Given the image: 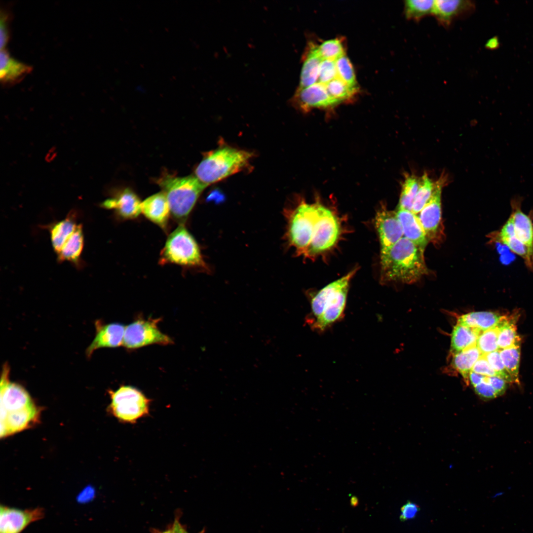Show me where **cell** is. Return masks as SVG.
<instances>
[{
  "label": "cell",
  "instance_id": "28",
  "mask_svg": "<svg viewBox=\"0 0 533 533\" xmlns=\"http://www.w3.org/2000/svg\"><path fill=\"white\" fill-rule=\"evenodd\" d=\"M478 330L457 324L451 334V351L454 354L476 344L481 333Z\"/></svg>",
  "mask_w": 533,
  "mask_h": 533
},
{
  "label": "cell",
  "instance_id": "15",
  "mask_svg": "<svg viewBox=\"0 0 533 533\" xmlns=\"http://www.w3.org/2000/svg\"><path fill=\"white\" fill-rule=\"evenodd\" d=\"M292 103L304 112L316 108L331 107L340 103L330 96L325 85L318 82L305 88H298L292 98Z\"/></svg>",
  "mask_w": 533,
  "mask_h": 533
},
{
  "label": "cell",
  "instance_id": "29",
  "mask_svg": "<svg viewBox=\"0 0 533 533\" xmlns=\"http://www.w3.org/2000/svg\"><path fill=\"white\" fill-rule=\"evenodd\" d=\"M497 328V344L499 350L520 346L521 340L518 335L514 318L504 316Z\"/></svg>",
  "mask_w": 533,
  "mask_h": 533
},
{
  "label": "cell",
  "instance_id": "25",
  "mask_svg": "<svg viewBox=\"0 0 533 533\" xmlns=\"http://www.w3.org/2000/svg\"><path fill=\"white\" fill-rule=\"evenodd\" d=\"M79 224L77 223L75 213L68 214L67 217L47 226L51 239L52 247L57 255L67 239L76 230Z\"/></svg>",
  "mask_w": 533,
  "mask_h": 533
},
{
  "label": "cell",
  "instance_id": "16",
  "mask_svg": "<svg viewBox=\"0 0 533 533\" xmlns=\"http://www.w3.org/2000/svg\"><path fill=\"white\" fill-rule=\"evenodd\" d=\"M95 336L86 350L90 358L94 352L101 348H114L123 345L125 327L118 323L106 324L102 320L95 322Z\"/></svg>",
  "mask_w": 533,
  "mask_h": 533
},
{
  "label": "cell",
  "instance_id": "21",
  "mask_svg": "<svg viewBox=\"0 0 533 533\" xmlns=\"http://www.w3.org/2000/svg\"><path fill=\"white\" fill-rule=\"evenodd\" d=\"M38 414V411L34 404L20 410L1 415V437L25 429L35 421Z\"/></svg>",
  "mask_w": 533,
  "mask_h": 533
},
{
  "label": "cell",
  "instance_id": "45",
  "mask_svg": "<svg viewBox=\"0 0 533 533\" xmlns=\"http://www.w3.org/2000/svg\"><path fill=\"white\" fill-rule=\"evenodd\" d=\"M487 381L495 390L497 396L503 395L507 388V381L496 376L487 377Z\"/></svg>",
  "mask_w": 533,
  "mask_h": 533
},
{
  "label": "cell",
  "instance_id": "4",
  "mask_svg": "<svg viewBox=\"0 0 533 533\" xmlns=\"http://www.w3.org/2000/svg\"><path fill=\"white\" fill-rule=\"evenodd\" d=\"M253 153L228 146L207 153L195 168L194 175L207 186L244 169Z\"/></svg>",
  "mask_w": 533,
  "mask_h": 533
},
{
  "label": "cell",
  "instance_id": "39",
  "mask_svg": "<svg viewBox=\"0 0 533 533\" xmlns=\"http://www.w3.org/2000/svg\"><path fill=\"white\" fill-rule=\"evenodd\" d=\"M496 376L504 380L507 382H513V380L506 370L500 356L499 350L484 355Z\"/></svg>",
  "mask_w": 533,
  "mask_h": 533
},
{
  "label": "cell",
  "instance_id": "44",
  "mask_svg": "<svg viewBox=\"0 0 533 533\" xmlns=\"http://www.w3.org/2000/svg\"><path fill=\"white\" fill-rule=\"evenodd\" d=\"M419 510V507L411 501H408L401 509L400 519L405 521L414 518Z\"/></svg>",
  "mask_w": 533,
  "mask_h": 533
},
{
  "label": "cell",
  "instance_id": "49",
  "mask_svg": "<svg viewBox=\"0 0 533 533\" xmlns=\"http://www.w3.org/2000/svg\"><path fill=\"white\" fill-rule=\"evenodd\" d=\"M351 503L352 505H356L358 503V500H357L356 498L354 497L352 498L351 500Z\"/></svg>",
  "mask_w": 533,
  "mask_h": 533
},
{
  "label": "cell",
  "instance_id": "10",
  "mask_svg": "<svg viewBox=\"0 0 533 533\" xmlns=\"http://www.w3.org/2000/svg\"><path fill=\"white\" fill-rule=\"evenodd\" d=\"M443 177L435 182L433 195L417 216L428 241L437 242L442 235L441 193Z\"/></svg>",
  "mask_w": 533,
  "mask_h": 533
},
{
  "label": "cell",
  "instance_id": "24",
  "mask_svg": "<svg viewBox=\"0 0 533 533\" xmlns=\"http://www.w3.org/2000/svg\"><path fill=\"white\" fill-rule=\"evenodd\" d=\"M83 246L84 234L82 225L79 224L57 255L58 261L59 262L68 261L76 267L80 268L82 266L81 256Z\"/></svg>",
  "mask_w": 533,
  "mask_h": 533
},
{
  "label": "cell",
  "instance_id": "48",
  "mask_svg": "<svg viewBox=\"0 0 533 533\" xmlns=\"http://www.w3.org/2000/svg\"><path fill=\"white\" fill-rule=\"evenodd\" d=\"M173 533H188L178 521L176 520L173 528Z\"/></svg>",
  "mask_w": 533,
  "mask_h": 533
},
{
  "label": "cell",
  "instance_id": "13",
  "mask_svg": "<svg viewBox=\"0 0 533 533\" xmlns=\"http://www.w3.org/2000/svg\"><path fill=\"white\" fill-rule=\"evenodd\" d=\"M375 226L379 236L381 253L387 251L404 237L396 211L388 210L383 206L376 213Z\"/></svg>",
  "mask_w": 533,
  "mask_h": 533
},
{
  "label": "cell",
  "instance_id": "19",
  "mask_svg": "<svg viewBox=\"0 0 533 533\" xmlns=\"http://www.w3.org/2000/svg\"><path fill=\"white\" fill-rule=\"evenodd\" d=\"M522 201L523 198L519 196L511 199L509 218L513 225L515 238L533 251V223L530 216L522 210Z\"/></svg>",
  "mask_w": 533,
  "mask_h": 533
},
{
  "label": "cell",
  "instance_id": "43",
  "mask_svg": "<svg viewBox=\"0 0 533 533\" xmlns=\"http://www.w3.org/2000/svg\"><path fill=\"white\" fill-rule=\"evenodd\" d=\"M471 371L486 377L496 376L495 372L492 368L484 355H482L476 361Z\"/></svg>",
  "mask_w": 533,
  "mask_h": 533
},
{
  "label": "cell",
  "instance_id": "5",
  "mask_svg": "<svg viewBox=\"0 0 533 533\" xmlns=\"http://www.w3.org/2000/svg\"><path fill=\"white\" fill-rule=\"evenodd\" d=\"M319 202L301 201L286 212L287 238L289 245L300 255L306 256L319 216Z\"/></svg>",
  "mask_w": 533,
  "mask_h": 533
},
{
  "label": "cell",
  "instance_id": "38",
  "mask_svg": "<svg viewBox=\"0 0 533 533\" xmlns=\"http://www.w3.org/2000/svg\"><path fill=\"white\" fill-rule=\"evenodd\" d=\"M317 47L318 52L323 59L336 61L345 55L343 45L338 38L325 40Z\"/></svg>",
  "mask_w": 533,
  "mask_h": 533
},
{
  "label": "cell",
  "instance_id": "22",
  "mask_svg": "<svg viewBox=\"0 0 533 533\" xmlns=\"http://www.w3.org/2000/svg\"><path fill=\"white\" fill-rule=\"evenodd\" d=\"M396 212L404 237L425 248L428 240L417 215L412 211L399 208Z\"/></svg>",
  "mask_w": 533,
  "mask_h": 533
},
{
  "label": "cell",
  "instance_id": "31",
  "mask_svg": "<svg viewBox=\"0 0 533 533\" xmlns=\"http://www.w3.org/2000/svg\"><path fill=\"white\" fill-rule=\"evenodd\" d=\"M435 0H406L404 3V14L408 20L418 22L424 17L432 15Z\"/></svg>",
  "mask_w": 533,
  "mask_h": 533
},
{
  "label": "cell",
  "instance_id": "18",
  "mask_svg": "<svg viewBox=\"0 0 533 533\" xmlns=\"http://www.w3.org/2000/svg\"><path fill=\"white\" fill-rule=\"evenodd\" d=\"M490 240L506 245L513 253L521 257L527 267L533 271V251L514 236L513 225L508 219L501 228L489 235Z\"/></svg>",
  "mask_w": 533,
  "mask_h": 533
},
{
  "label": "cell",
  "instance_id": "23",
  "mask_svg": "<svg viewBox=\"0 0 533 533\" xmlns=\"http://www.w3.org/2000/svg\"><path fill=\"white\" fill-rule=\"evenodd\" d=\"M0 80L4 84L19 81L32 71V67L11 57L4 49L0 53Z\"/></svg>",
  "mask_w": 533,
  "mask_h": 533
},
{
  "label": "cell",
  "instance_id": "35",
  "mask_svg": "<svg viewBox=\"0 0 533 533\" xmlns=\"http://www.w3.org/2000/svg\"><path fill=\"white\" fill-rule=\"evenodd\" d=\"M325 86L330 96L340 103L350 98L357 90L356 87L349 86L337 77L326 84Z\"/></svg>",
  "mask_w": 533,
  "mask_h": 533
},
{
  "label": "cell",
  "instance_id": "20",
  "mask_svg": "<svg viewBox=\"0 0 533 533\" xmlns=\"http://www.w3.org/2000/svg\"><path fill=\"white\" fill-rule=\"evenodd\" d=\"M141 210L150 221L162 229H166L171 212L167 197L162 191L145 199L142 202Z\"/></svg>",
  "mask_w": 533,
  "mask_h": 533
},
{
  "label": "cell",
  "instance_id": "36",
  "mask_svg": "<svg viewBox=\"0 0 533 533\" xmlns=\"http://www.w3.org/2000/svg\"><path fill=\"white\" fill-rule=\"evenodd\" d=\"M337 77L350 86L356 87L353 67L349 58L344 55L335 61Z\"/></svg>",
  "mask_w": 533,
  "mask_h": 533
},
{
  "label": "cell",
  "instance_id": "1",
  "mask_svg": "<svg viewBox=\"0 0 533 533\" xmlns=\"http://www.w3.org/2000/svg\"><path fill=\"white\" fill-rule=\"evenodd\" d=\"M424 248L403 237L386 252L381 253L383 281L414 283L428 272Z\"/></svg>",
  "mask_w": 533,
  "mask_h": 533
},
{
  "label": "cell",
  "instance_id": "17",
  "mask_svg": "<svg viewBox=\"0 0 533 533\" xmlns=\"http://www.w3.org/2000/svg\"><path fill=\"white\" fill-rule=\"evenodd\" d=\"M141 204L138 195L132 190L126 188L105 200L101 205L114 210L120 218L130 220L137 218L142 213Z\"/></svg>",
  "mask_w": 533,
  "mask_h": 533
},
{
  "label": "cell",
  "instance_id": "42",
  "mask_svg": "<svg viewBox=\"0 0 533 533\" xmlns=\"http://www.w3.org/2000/svg\"><path fill=\"white\" fill-rule=\"evenodd\" d=\"M474 388L476 393L482 399L490 400L497 397L493 387L487 381V378Z\"/></svg>",
  "mask_w": 533,
  "mask_h": 533
},
{
  "label": "cell",
  "instance_id": "9",
  "mask_svg": "<svg viewBox=\"0 0 533 533\" xmlns=\"http://www.w3.org/2000/svg\"><path fill=\"white\" fill-rule=\"evenodd\" d=\"M160 319L138 318L125 329L123 345L134 349L151 344L166 345L173 343L172 339L163 333L157 325Z\"/></svg>",
  "mask_w": 533,
  "mask_h": 533
},
{
  "label": "cell",
  "instance_id": "12",
  "mask_svg": "<svg viewBox=\"0 0 533 533\" xmlns=\"http://www.w3.org/2000/svg\"><path fill=\"white\" fill-rule=\"evenodd\" d=\"M41 507L21 509L0 505V533H21L30 524L44 518Z\"/></svg>",
  "mask_w": 533,
  "mask_h": 533
},
{
  "label": "cell",
  "instance_id": "30",
  "mask_svg": "<svg viewBox=\"0 0 533 533\" xmlns=\"http://www.w3.org/2000/svg\"><path fill=\"white\" fill-rule=\"evenodd\" d=\"M482 355L476 344L454 354L452 365L464 379L468 380L469 374L474 365Z\"/></svg>",
  "mask_w": 533,
  "mask_h": 533
},
{
  "label": "cell",
  "instance_id": "32",
  "mask_svg": "<svg viewBox=\"0 0 533 533\" xmlns=\"http://www.w3.org/2000/svg\"><path fill=\"white\" fill-rule=\"evenodd\" d=\"M435 189L433 183L427 173L419 178V186L414 199L412 211L417 215L431 199Z\"/></svg>",
  "mask_w": 533,
  "mask_h": 533
},
{
  "label": "cell",
  "instance_id": "14",
  "mask_svg": "<svg viewBox=\"0 0 533 533\" xmlns=\"http://www.w3.org/2000/svg\"><path fill=\"white\" fill-rule=\"evenodd\" d=\"M475 8L472 0H438L434 1L432 15L439 24L448 28L455 20L470 16Z\"/></svg>",
  "mask_w": 533,
  "mask_h": 533
},
{
  "label": "cell",
  "instance_id": "11",
  "mask_svg": "<svg viewBox=\"0 0 533 533\" xmlns=\"http://www.w3.org/2000/svg\"><path fill=\"white\" fill-rule=\"evenodd\" d=\"M10 367L5 363L0 377V414L20 410L34 405L28 391L9 379Z\"/></svg>",
  "mask_w": 533,
  "mask_h": 533
},
{
  "label": "cell",
  "instance_id": "50",
  "mask_svg": "<svg viewBox=\"0 0 533 533\" xmlns=\"http://www.w3.org/2000/svg\"><path fill=\"white\" fill-rule=\"evenodd\" d=\"M173 533V532L172 530H168L165 531L164 532H161V533Z\"/></svg>",
  "mask_w": 533,
  "mask_h": 533
},
{
  "label": "cell",
  "instance_id": "47",
  "mask_svg": "<svg viewBox=\"0 0 533 533\" xmlns=\"http://www.w3.org/2000/svg\"><path fill=\"white\" fill-rule=\"evenodd\" d=\"M500 41L498 37H493L485 43V48L489 50H496L500 46Z\"/></svg>",
  "mask_w": 533,
  "mask_h": 533
},
{
  "label": "cell",
  "instance_id": "46",
  "mask_svg": "<svg viewBox=\"0 0 533 533\" xmlns=\"http://www.w3.org/2000/svg\"><path fill=\"white\" fill-rule=\"evenodd\" d=\"M487 377L471 371L468 376V380L471 385L474 387L484 381Z\"/></svg>",
  "mask_w": 533,
  "mask_h": 533
},
{
  "label": "cell",
  "instance_id": "26",
  "mask_svg": "<svg viewBox=\"0 0 533 533\" xmlns=\"http://www.w3.org/2000/svg\"><path fill=\"white\" fill-rule=\"evenodd\" d=\"M504 317L491 311L471 312L460 316L457 323L483 332L496 327Z\"/></svg>",
  "mask_w": 533,
  "mask_h": 533
},
{
  "label": "cell",
  "instance_id": "40",
  "mask_svg": "<svg viewBox=\"0 0 533 533\" xmlns=\"http://www.w3.org/2000/svg\"><path fill=\"white\" fill-rule=\"evenodd\" d=\"M336 77L335 61L323 59L319 67L318 82L325 85Z\"/></svg>",
  "mask_w": 533,
  "mask_h": 533
},
{
  "label": "cell",
  "instance_id": "3",
  "mask_svg": "<svg viewBox=\"0 0 533 533\" xmlns=\"http://www.w3.org/2000/svg\"><path fill=\"white\" fill-rule=\"evenodd\" d=\"M155 182L166 195L171 214L179 225L185 224L198 198L207 187L194 175L179 177L166 171Z\"/></svg>",
  "mask_w": 533,
  "mask_h": 533
},
{
  "label": "cell",
  "instance_id": "2",
  "mask_svg": "<svg viewBox=\"0 0 533 533\" xmlns=\"http://www.w3.org/2000/svg\"><path fill=\"white\" fill-rule=\"evenodd\" d=\"M356 271L357 268H354L311 297V310L305 322L313 331L323 332L343 319L349 283Z\"/></svg>",
  "mask_w": 533,
  "mask_h": 533
},
{
  "label": "cell",
  "instance_id": "8",
  "mask_svg": "<svg viewBox=\"0 0 533 533\" xmlns=\"http://www.w3.org/2000/svg\"><path fill=\"white\" fill-rule=\"evenodd\" d=\"M342 232L339 217L332 209L320 204L319 216L306 257L313 258L333 249Z\"/></svg>",
  "mask_w": 533,
  "mask_h": 533
},
{
  "label": "cell",
  "instance_id": "41",
  "mask_svg": "<svg viewBox=\"0 0 533 533\" xmlns=\"http://www.w3.org/2000/svg\"><path fill=\"white\" fill-rule=\"evenodd\" d=\"M9 15L5 11H0V47L4 49L9 40L8 31Z\"/></svg>",
  "mask_w": 533,
  "mask_h": 533
},
{
  "label": "cell",
  "instance_id": "7",
  "mask_svg": "<svg viewBox=\"0 0 533 533\" xmlns=\"http://www.w3.org/2000/svg\"><path fill=\"white\" fill-rule=\"evenodd\" d=\"M109 409L119 421L135 423L149 414L151 400L139 389L130 385H121L115 391L110 390Z\"/></svg>",
  "mask_w": 533,
  "mask_h": 533
},
{
  "label": "cell",
  "instance_id": "6",
  "mask_svg": "<svg viewBox=\"0 0 533 533\" xmlns=\"http://www.w3.org/2000/svg\"><path fill=\"white\" fill-rule=\"evenodd\" d=\"M162 261L186 267H204L199 246L184 225L168 237L161 252Z\"/></svg>",
  "mask_w": 533,
  "mask_h": 533
},
{
  "label": "cell",
  "instance_id": "27",
  "mask_svg": "<svg viewBox=\"0 0 533 533\" xmlns=\"http://www.w3.org/2000/svg\"><path fill=\"white\" fill-rule=\"evenodd\" d=\"M322 60L317 46H311L304 60L299 88H305L318 82L319 67Z\"/></svg>",
  "mask_w": 533,
  "mask_h": 533
},
{
  "label": "cell",
  "instance_id": "33",
  "mask_svg": "<svg viewBox=\"0 0 533 533\" xmlns=\"http://www.w3.org/2000/svg\"><path fill=\"white\" fill-rule=\"evenodd\" d=\"M419 186V178L414 175L406 177L402 186L398 208L412 211Z\"/></svg>",
  "mask_w": 533,
  "mask_h": 533
},
{
  "label": "cell",
  "instance_id": "37",
  "mask_svg": "<svg viewBox=\"0 0 533 533\" xmlns=\"http://www.w3.org/2000/svg\"><path fill=\"white\" fill-rule=\"evenodd\" d=\"M497 336V326L484 331L480 334L476 342V346L482 355L499 350Z\"/></svg>",
  "mask_w": 533,
  "mask_h": 533
},
{
  "label": "cell",
  "instance_id": "34",
  "mask_svg": "<svg viewBox=\"0 0 533 533\" xmlns=\"http://www.w3.org/2000/svg\"><path fill=\"white\" fill-rule=\"evenodd\" d=\"M520 351V346L499 350L500 356L506 370L516 383L519 382Z\"/></svg>",
  "mask_w": 533,
  "mask_h": 533
}]
</instances>
